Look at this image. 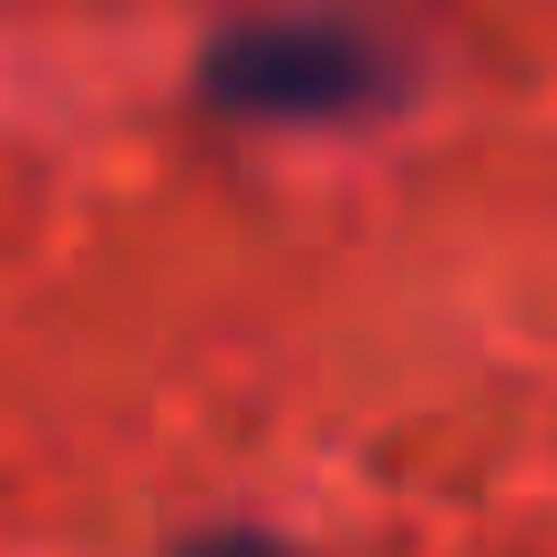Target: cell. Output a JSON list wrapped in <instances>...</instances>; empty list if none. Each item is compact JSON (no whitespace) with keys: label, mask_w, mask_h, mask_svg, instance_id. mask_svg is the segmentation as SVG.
<instances>
[{"label":"cell","mask_w":557,"mask_h":557,"mask_svg":"<svg viewBox=\"0 0 557 557\" xmlns=\"http://www.w3.org/2000/svg\"><path fill=\"white\" fill-rule=\"evenodd\" d=\"M269 41H289V62L259 52V41H238V62H227L238 94L227 103H259V114H331V103H351L361 83H372V62H361V41L341 32V21H289V32H269Z\"/></svg>","instance_id":"6da1fadb"}]
</instances>
